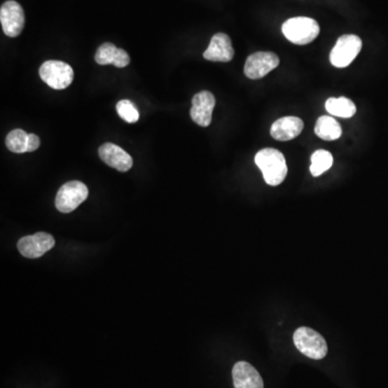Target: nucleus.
Returning <instances> with one entry per match:
<instances>
[{
  "label": "nucleus",
  "mask_w": 388,
  "mask_h": 388,
  "mask_svg": "<svg viewBox=\"0 0 388 388\" xmlns=\"http://www.w3.org/2000/svg\"><path fill=\"white\" fill-rule=\"evenodd\" d=\"M118 52H119V49L113 43H104L96 51V63L99 64V65H109V64L113 65L118 57Z\"/></svg>",
  "instance_id": "19"
},
{
  "label": "nucleus",
  "mask_w": 388,
  "mask_h": 388,
  "mask_svg": "<svg viewBox=\"0 0 388 388\" xmlns=\"http://www.w3.org/2000/svg\"><path fill=\"white\" fill-rule=\"evenodd\" d=\"M326 109L332 116L340 118H352L356 113V106L353 102L346 97L328 99L326 102Z\"/></svg>",
  "instance_id": "16"
},
{
  "label": "nucleus",
  "mask_w": 388,
  "mask_h": 388,
  "mask_svg": "<svg viewBox=\"0 0 388 388\" xmlns=\"http://www.w3.org/2000/svg\"><path fill=\"white\" fill-rule=\"evenodd\" d=\"M311 162L310 171L312 175L317 177L331 167L333 164V157L329 151L323 149L317 150L312 155Z\"/></svg>",
  "instance_id": "17"
},
{
  "label": "nucleus",
  "mask_w": 388,
  "mask_h": 388,
  "mask_svg": "<svg viewBox=\"0 0 388 388\" xmlns=\"http://www.w3.org/2000/svg\"><path fill=\"white\" fill-rule=\"evenodd\" d=\"M282 31L290 43L304 46L311 43L317 38L319 25L311 18H293L283 24Z\"/></svg>",
  "instance_id": "2"
},
{
  "label": "nucleus",
  "mask_w": 388,
  "mask_h": 388,
  "mask_svg": "<svg viewBox=\"0 0 388 388\" xmlns=\"http://www.w3.org/2000/svg\"><path fill=\"white\" fill-rule=\"evenodd\" d=\"M293 343L299 352L312 359H323L328 353L325 339L311 328H298L293 335Z\"/></svg>",
  "instance_id": "3"
},
{
  "label": "nucleus",
  "mask_w": 388,
  "mask_h": 388,
  "mask_svg": "<svg viewBox=\"0 0 388 388\" xmlns=\"http://www.w3.org/2000/svg\"><path fill=\"white\" fill-rule=\"evenodd\" d=\"M279 64V59L276 54L272 52H257L246 60L244 73L249 79H261L275 69Z\"/></svg>",
  "instance_id": "9"
},
{
  "label": "nucleus",
  "mask_w": 388,
  "mask_h": 388,
  "mask_svg": "<svg viewBox=\"0 0 388 388\" xmlns=\"http://www.w3.org/2000/svg\"><path fill=\"white\" fill-rule=\"evenodd\" d=\"M232 377L235 388H263V380L259 372L246 361L234 365Z\"/></svg>",
  "instance_id": "13"
},
{
  "label": "nucleus",
  "mask_w": 388,
  "mask_h": 388,
  "mask_svg": "<svg viewBox=\"0 0 388 388\" xmlns=\"http://www.w3.org/2000/svg\"><path fill=\"white\" fill-rule=\"evenodd\" d=\"M204 59L212 62L231 61L234 57V49L232 47L231 39L227 34L218 33L212 38L209 48L203 54Z\"/></svg>",
  "instance_id": "12"
},
{
  "label": "nucleus",
  "mask_w": 388,
  "mask_h": 388,
  "mask_svg": "<svg viewBox=\"0 0 388 388\" xmlns=\"http://www.w3.org/2000/svg\"><path fill=\"white\" fill-rule=\"evenodd\" d=\"M215 104V96L211 92L203 91L195 94L192 99V108L190 110L191 119L200 127H209L212 123Z\"/></svg>",
  "instance_id": "10"
},
{
  "label": "nucleus",
  "mask_w": 388,
  "mask_h": 388,
  "mask_svg": "<svg viewBox=\"0 0 388 388\" xmlns=\"http://www.w3.org/2000/svg\"><path fill=\"white\" fill-rule=\"evenodd\" d=\"M116 108H117V113L120 118L127 123H136L139 119V113H138L135 106L127 99L120 101Z\"/></svg>",
  "instance_id": "20"
},
{
  "label": "nucleus",
  "mask_w": 388,
  "mask_h": 388,
  "mask_svg": "<svg viewBox=\"0 0 388 388\" xmlns=\"http://www.w3.org/2000/svg\"><path fill=\"white\" fill-rule=\"evenodd\" d=\"M304 123L300 118L284 117L276 120L271 127V136L279 141H291L301 134Z\"/></svg>",
  "instance_id": "14"
},
{
  "label": "nucleus",
  "mask_w": 388,
  "mask_h": 388,
  "mask_svg": "<svg viewBox=\"0 0 388 388\" xmlns=\"http://www.w3.org/2000/svg\"><path fill=\"white\" fill-rule=\"evenodd\" d=\"M27 138H29V134L23 130H13L8 134L6 145L10 151L15 153H24L27 152Z\"/></svg>",
  "instance_id": "18"
},
{
  "label": "nucleus",
  "mask_w": 388,
  "mask_h": 388,
  "mask_svg": "<svg viewBox=\"0 0 388 388\" xmlns=\"http://www.w3.org/2000/svg\"><path fill=\"white\" fill-rule=\"evenodd\" d=\"M39 75L50 88L63 90L74 81V69L71 65L61 61H47L41 65Z\"/></svg>",
  "instance_id": "4"
},
{
  "label": "nucleus",
  "mask_w": 388,
  "mask_h": 388,
  "mask_svg": "<svg viewBox=\"0 0 388 388\" xmlns=\"http://www.w3.org/2000/svg\"><path fill=\"white\" fill-rule=\"evenodd\" d=\"M258 167L261 169L265 183L270 186H279L285 180L288 169L285 157L279 150L265 148L260 150L255 157Z\"/></svg>",
  "instance_id": "1"
},
{
  "label": "nucleus",
  "mask_w": 388,
  "mask_h": 388,
  "mask_svg": "<svg viewBox=\"0 0 388 388\" xmlns=\"http://www.w3.org/2000/svg\"><path fill=\"white\" fill-rule=\"evenodd\" d=\"M316 135L321 138L324 141H337L341 137L342 127L337 120L328 116H323L316 122L315 125Z\"/></svg>",
  "instance_id": "15"
},
{
  "label": "nucleus",
  "mask_w": 388,
  "mask_h": 388,
  "mask_svg": "<svg viewBox=\"0 0 388 388\" xmlns=\"http://www.w3.org/2000/svg\"><path fill=\"white\" fill-rule=\"evenodd\" d=\"M99 155L104 163L122 173L129 171L133 166L131 155L115 144L107 143L102 145L99 149Z\"/></svg>",
  "instance_id": "11"
},
{
  "label": "nucleus",
  "mask_w": 388,
  "mask_h": 388,
  "mask_svg": "<svg viewBox=\"0 0 388 388\" xmlns=\"http://www.w3.org/2000/svg\"><path fill=\"white\" fill-rule=\"evenodd\" d=\"M54 245L55 241L51 234L38 232L34 235L22 237L18 243V249L24 257L36 259L51 251Z\"/></svg>",
  "instance_id": "7"
},
{
  "label": "nucleus",
  "mask_w": 388,
  "mask_h": 388,
  "mask_svg": "<svg viewBox=\"0 0 388 388\" xmlns=\"http://www.w3.org/2000/svg\"><path fill=\"white\" fill-rule=\"evenodd\" d=\"M40 146V139L36 134H29L27 138V152H33L37 150Z\"/></svg>",
  "instance_id": "21"
},
{
  "label": "nucleus",
  "mask_w": 388,
  "mask_h": 388,
  "mask_svg": "<svg viewBox=\"0 0 388 388\" xmlns=\"http://www.w3.org/2000/svg\"><path fill=\"white\" fill-rule=\"evenodd\" d=\"M0 22L3 31L9 37H18L25 24L23 8L15 0L6 1L0 8Z\"/></svg>",
  "instance_id": "8"
},
{
  "label": "nucleus",
  "mask_w": 388,
  "mask_h": 388,
  "mask_svg": "<svg viewBox=\"0 0 388 388\" xmlns=\"http://www.w3.org/2000/svg\"><path fill=\"white\" fill-rule=\"evenodd\" d=\"M88 195L87 186L81 181L73 180L60 188L55 198V206L61 213H71L87 200Z\"/></svg>",
  "instance_id": "5"
},
{
  "label": "nucleus",
  "mask_w": 388,
  "mask_h": 388,
  "mask_svg": "<svg viewBox=\"0 0 388 388\" xmlns=\"http://www.w3.org/2000/svg\"><path fill=\"white\" fill-rule=\"evenodd\" d=\"M361 48H363V41L358 36H341L330 53V62L335 67H347L353 63Z\"/></svg>",
  "instance_id": "6"
}]
</instances>
